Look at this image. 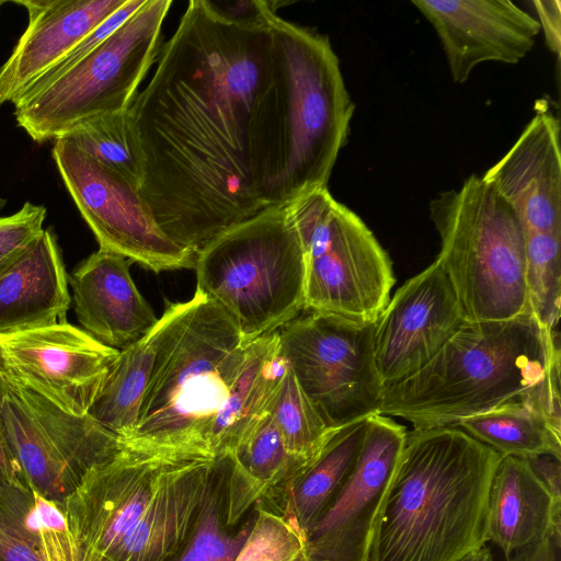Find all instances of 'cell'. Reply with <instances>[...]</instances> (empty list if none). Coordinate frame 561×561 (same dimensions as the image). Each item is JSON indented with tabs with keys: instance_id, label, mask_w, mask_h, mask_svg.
Listing matches in <instances>:
<instances>
[{
	"instance_id": "obj_1",
	"label": "cell",
	"mask_w": 561,
	"mask_h": 561,
	"mask_svg": "<svg viewBox=\"0 0 561 561\" xmlns=\"http://www.w3.org/2000/svg\"><path fill=\"white\" fill-rule=\"evenodd\" d=\"M277 4L237 19L210 1H190L129 108L142 156L139 193L162 231L195 254L266 208L253 135L272 76Z\"/></svg>"
},
{
	"instance_id": "obj_2",
	"label": "cell",
	"mask_w": 561,
	"mask_h": 561,
	"mask_svg": "<svg viewBox=\"0 0 561 561\" xmlns=\"http://www.w3.org/2000/svg\"><path fill=\"white\" fill-rule=\"evenodd\" d=\"M217 465L123 443L61 501L77 561H171L203 516Z\"/></svg>"
},
{
	"instance_id": "obj_3",
	"label": "cell",
	"mask_w": 561,
	"mask_h": 561,
	"mask_svg": "<svg viewBox=\"0 0 561 561\" xmlns=\"http://www.w3.org/2000/svg\"><path fill=\"white\" fill-rule=\"evenodd\" d=\"M272 76L256 111L253 165L265 207L328 187L355 104L328 36L273 14Z\"/></svg>"
},
{
	"instance_id": "obj_4",
	"label": "cell",
	"mask_w": 561,
	"mask_h": 561,
	"mask_svg": "<svg viewBox=\"0 0 561 561\" xmlns=\"http://www.w3.org/2000/svg\"><path fill=\"white\" fill-rule=\"evenodd\" d=\"M515 400L531 401L561 423L559 334L533 312L465 321L421 370L382 388L379 414L413 428L454 426Z\"/></svg>"
},
{
	"instance_id": "obj_5",
	"label": "cell",
	"mask_w": 561,
	"mask_h": 561,
	"mask_svg": "<svg viewBox=\"0 0 561 561\" xmlns=\"http://www.w3.org/2000/svg\"><path fill=\"white\" fill-rule=\"evenodd\" d=\"M501 459L459 426L407 432L368 561H459L484 546Z\"/></svg>"
},
{
	"instance_id": "obj_6",
	"label": "cell",
	"mask_w": 561,
	"mask_h": 561,
	"mask_svg": "<svg viewBox=\"0 0 561 561\" xmlns=\"http://www.w3.org/2000/svg\"><path fill=\"white\" fill-rule=\"evenodd\" d=\"M245 348L232 320L197 287L190 300L173 302L138 422L122 442L157 454L215 456L211 428Z\"/></svg>"
},
{
	"instance_id": "obj_7",
	"label": "cell",
	"mask_w": 561,
	"mask_h": 561,
	"mask_svg": "<svg viewBox=\"0 0 561 561\" xmlns=\"http://www.w3.org/2000/svg\"><path fill=\"white\" fill-rule=\"evenodd\" d=\"M439 236L436 257L459 301L465 321L508 320L531 313L523 226L508 204L472 174L458 188L430 202Z\"/></svg>"
},
{
	"instance_id": "obj_8",
	"label": "cell",
	"mask_w": 561,
	"mask_h": 561,
	"mask_svg": "<svg viewBox=\"0 0 561 561\" xmlns=\"http://www.w3.org/2000/svg\"><path fill=\"white\" fill-rule=\"evenodd\" d=\"M193 268L196 287L227 313L245 345L305 311V254L288 203L222 231Z\"/></svg>"
},
{
	"instance_id": "obj_9",
	"label": "cell",
	"mask_w": 561,
	"mask_h": 561,
	"mask_svg": "<svg viewBox=\"0 0 561 561\" xmlns=\"http://www.w3.org/2000/svg\"><path fill=\"white\" fill-rule=\"evenodd\" d=\"M170 0L145 3L92 53L59 78L13 104L19 127L36 142L57 139L78 123L128 110L163 46Z\"/></svg>"
},
{
	"instance_id": "obj_10",
	"label": "cell",
	"mask_w": 561,
	"mask_h": 561,
	"mask_svg": "<svg viewBox=\"0 0 561 561\" xmlns=\"http://www.w3.org/2000/svg\"><path fill=\"white\" fill-rule=\"evenodd\" d=\"M288 204L305 254V311L374 323L396 278L391 260L371 230L328 187Z\"/></svg>"
},
{
	"instance_id": "obj_11",
	"label": "cell",
	"mask_w": 561,
	"mask_h": 561,
	"mask_svg": "<svg viewBox=\"0 0 561 561\" xmlns=\"http://www.w3.org/2000/svg\"><path fill=\"white\" fill-rule=\"evenodd\" d=\"M279 330L280 351L328 428L379 414L374 323L304 311Z\"/></svg>"
},
{
	"instance_id": "obj_12",
	"label": "cell",
	"mask_w": 561,
	"mask_h": 561,
	"mask_svg": "<svg viewBox=\"0 0 561 561\" xmlns=\"http://www.w3.org/2000/svg\"><path fill=\"white\" fill-rule=\"evenodd\" d=\"M51 156L99 249L154 273L194 267L196 254L162 231L139 190L122 174L65 136L55 139Z\"/></svg>"
},
{
	"instance_id": "obj_13",
	"label": "cell",
	"mask_w": 561,
	"mask_h": 561,
	"mask_svg": "<svg viewBox=\"0 0 561 561\" xmlns=\"http://www.w3.org/2000/svg\"><path fill=\"white\" fill-rule=\"evenodd\" d=\"M4 437L26 484L61 502L122 439L92 419L62 411L37 393L9 386L1 407Z\"/></svg>"
},
{
	"instance_id": "obj_14",
	"label": "cell",
	"mask_w": 561,
	"mask_h": 561,
	"mask_svg": "<svg viewBox=\"0 0 561 561\" xmlns=\"http://www.w3.org/2000/svg\"><path fill=\"white\" fill-rule=\"evenodd\" d=\"M118 354L68 322L0 334L5 382L77 416L89 413Z\"/></svg>"
},
{
	"instance_id": "obj_15",
	"label": "cell",
	"mask_w": 561,
	"mask_h": 561,
	"mask_svg": "<svg viewBox=\"0 0 561 561\" xmlns=\"http://www.w3.org/2000/svg\"><path fill=\"white\" fill-rule=\"evenodd\" d=\"M407 432L390 416L374 414L367 419L353 472L307 535L312 561H368Z\"/></svg>"
},
{
	"instance_id": "obj_16",
	"label": "cell",
	"mask_w": 561,
	"mask_h": 561,
	"mask_svg": "<svg viewBox=\"0 0 561 561\" xmlns=\"http://www.w3.org/2000/svg\"><path fill=\"white\" fill-rule=\"evenodd\" d=\"M463 322L456 293L436 259L394 291L374 323V356L382 387L421 370Z\"/></svg>"
},
{
	"instance_id": "obj_17",
	"label": "cell",
	"mask_w": 561,
	"mask_h": 561,
	"mask_svg": "<svg viewBox=\"0 0 561 561\" xmlns=\"http://www.w3.org/2000/svg\"><path fill=\"white\" fill-rule=\"evenodd\" d=\"M431 23L454 82L482 62L514 65L534 48L540 25L511 0H413Z\"/></svg>"
},
{
	"instance_id": "obj_18",
	"label": "cell",
	"mask_w": 561,
	"mask_h": 561,
	"mask_svg": "<svg viewBox=\"0 0 561 561\" xmlns=\"http://www.w3.org/2000/svg\"><path fill=\"white\" fill-rule=\"evenodd\" d=\"M518 217L525 234H561L560 123L548 102L482 175Z\"/></svg>"
},
{
	"instance_id": "obj_19",
	"label": "cell",
	"mask_w": 561,
	"mask_h": 561,
	"mask_svg": "<svg viewBox=\"0 0 561 561\" xmlns=\"http://www.w3.org/2000/svg\"><path fill=\"white\" fill-rule=\"evenodd\" d=\"M28 23L0 66V105L13 103L126 0H15Z\"/></svg>"
},
{
	"instance_id": "obj_20",
	"label": "cell",
	"mask_w": 561,
	"mask_h": 561,
	"mask_svg": "<svg viewBox=\"0 0 561 561\" xmlns=\"http://www.w3.org/2000/svg\"><path fill=\"white\" fill-rule=\"evenodd\" d=\"M130 264L123 255L99 249L68 277L82 330L116 350L141 339L159 319L135 285Z\"/></svg>"
},
{
	"instance_id": "obj_21",
	"label": "cell",
	"mask_w": 561,
	"mask_h": 561,
	"mask_svg": "<svg viewBox=\"0 0 561 561\" xmlns=\"http://www.w3.org/2000/svg\"><path fill=\"white\" fill-rule=\"evenodd\" d=\"M68 285L57 236L46 228L0 272V334L67 322Z\"/></svg>"
},
{
	"instance_id": "obj_22",
	"label": "cell",
	"mask_w": 561,
	"mask_h": 561,
	"mask_svg": "<svg viewBox=\"0 0 561 561\" xmlns=\"http://www.w3.org/2000/svg\"><path fill=\"white\" fill-rule=\"evenodd\" d=\"M545 538L561 548V502L526 459L502 457L489 493L485 541L496 545L507 559Z\"/></svg>"
},
{
	"instance_id": "obj_23",
	"label": "cell",
	"mask_w": 561,
	"mask_h": 561,
	"mask_svg": "<svg viewBox=\"0 0 561 561\" xmlns=\"http://www.w3.org/2000/svg\"><path fill=\"white\" fill-rule=\"evenodd\" d=\"M0 561H77L61 502L0 481Z\"/></svg>"
},
{
	"instance_id": "obj_24",
	"label": "cell",
	"mask_w": 561,
	"mask_h": 561,
	"mask_svg": "<svg viewBox=\"0 0 561 561\" xmlns=\"http://www.w3.org/2000/svg\"><path fill=\"white\" fill-rule=\"evenodd\" d=\"M288 367L280 351L279 331L247 344L242 367L211 428L209 447L215 456L230 451L244 432L266 413Z\"/></svg>"
},
{
	"instance_id": "obj_25",
	"label": "cell",
	"mask_w": 561,
	"mask_h": 561,
	"mask_svg": "<svg viewBox=\"0 0 561 561\" xmlns=\"http://www.w3.org/2000/svg\"><path fill=\"white\" fill-rule=\"evenodd\" d=\"M172 310L173 302L168 301L153 328L138 341L119 350L104 387L88 413L122 440L131 436L138 422L157 348Z\"/></svg>"
},
{
	"instance_id": "obj_26",
	"label": "cell",
	"mask_w": 561,
	"mask_h": 561,
	"mask_svg": "<svg viewBox=\"0 0 561 561\" xmlns=\"http://www.w3.org/2000/svg\"><path fill=\"white\" fill-rule=\"evenodd\" d=\"M367 419L336 430L290 491L284 515L306 539L353 472L363 446Z\"/></svg>"
},
{
	"instance_id": "obj_27",
	"label": "cell",
	"mask_w": 561,
	"mask_h": 561,
	"mask_svg": "<svg viewBox=\"0 0 561 561\" xmlns=\"http://www.w3.org/2000/svg\"><path fill=\"white\" fill-rule=\"evenodd\" d=\"M459 426L502 457L561 459V423L531 401L515 400L462 419Z\"/></svg>"
},
{
	"instance_id": "obj_28",
	"label": "cell",
	"mask_w": 561,
	"mask_h": 561,
	"mask_svg": "<svg viewBox=\"0 0 561 561\" xmlns=\"http://www.w3.org/2000/svg\"><path fill=\"white\" fill-rule=\"evenodd\" d=\"M129 108L87 118L64 136L140 190L142 156Z\"/></svg>"
},
{
	"instance_id": "obj_29",
	"label": "cell",
	"mask_w": 561,
	"mask_h": 561,
	"mask_svg": "<svg viewBox=\"0 0 561 561\" xmlns=\"http://www.w3.org/2000/svg\"><path fill=\"white\" fill-rule=\"evenodd\" d=\"M266 413L274 420L289 454L306 468L318 458L336 431L327 427L289 367L272 396Z\"/></svg>"
},
{
	"instance_id": "obj_30",
	"label": "cell",
	"mask_w": 561,
	"mask_h": 561,
	"mask_svg": "<svg viewBox=\"0 0 561 561\" xmlns=\"http://www.w3.org/2000/svg\"><path fill=\"white\" fill-rule=\"evenodd\" d=\"M218 465L211 493L203 516L184 545L171 561H234L252 524L231 527L227 524V485L229 460L227 455H218Z\"/></svg>"
},
{
	"instance_id": "obj_31",
	"label": "cell",
	"mask_w": 561,
	"mask_h": 561,
	"mask_svg": "<svg viewBox=\"0 0 561 561\" xmlns=\"http://www.w3.org/2000/svg\"><path fill=\"white\" fill-rule=\"evenodd\" d=\"M527 286L533 313L559 334L561 234H525Z\"/></svg>"
},
{
	"instance_id": "obj_32",
	"label": "cell",
	"mask_w": 561,
	"mask_h": 561,
	"mask_svg": "<svg viewBox=\"0 0 561 561\" xmlns=\"http://www.w3.org/2000/svg\"><path fill=\"white\" fill-rule=\"evenodd\" d=\"M254 508V522L234 561H296L308 551L306 536L289 517Z\"/></svg>"
},
{
	"instance_id": "obj_33",
	"label": "cell",
	"mask_w": 561,
	"mask_h": 561,
	"mask_svg": "<svg viewBox=\"0 0 561 561\" xmlns=\"http://www.w3.org/2000/svg\"><path fill=\"white\" fill-rule=\"evenodd\" d=\"M46 208L25 202L15 213L0 216V272L44 230Z\"/></svg>"
},
{
	"instance_id": "obj_34",
	"label": "cell",
	"mask_w": 561,
	"mask_h": 561,
	"mask_svg": "<svg viewBox=\"0 0 561 561\" xmlns=\"http://www.w3.org/2000/svg\"><path fill=\"white\" fill-rule=\"evenodd\" d=\"M145 1L146 0H126V2L118 10H116L96 28H94L82 41H80L61 60H59L53 68H50L24 94L42 89L76 66L79 61L92 53L101 43H103L110 35H112L124 22H126L145 3Z\"/></svg>"
},
{
	"instance_id": "obj_35",
	"label": "cell",
	"mask_w": 561,
	"mask_h": 561,
	"mask_svg": "<svg viewBox=\"0 0 561 561\" xmlns=\"http://www.w3.org/2000/svg\"><path fill=\"white\" fill-rule=\"evenodd\" d=\"M536 12L538 14V22L540 31H543L547 46L549 49L559 55L560 54V25H561V10L560 1L558 0H535L534 2Z\"/></svg>"
},
{
	"instance_id": "obj_36",
	"label": "cell",
	"mask_w": 561,
	"mask_h": 561,
	"mask_svg": "<svg viewBox=\"0 0 561 561\" xmlns=\"http://www.w3.org/2000/svg\"><path fill=\"white\" fill-rule=\"evenodd\" d=\"M9 385L0 374V481L14 486H26L23 472L14 459L4 437L1 420V407Z\"/></svg>"
},
{
	"instance_id": "obj_37",
	"label": "cell",
	"mask_w": 561,
	"mask_h": 561,
	"mask_svg": "<svg viewBox=\"0 0 561 561\" xmlns=\"http://www.w3.org/2000/svg\"><path fill=\"white\" fill-rule=\"evenodd\" d=\"M526 460L551 495L561 502V459L543 455Z\"/></svg>"
},
{
	"instance_id": "obj_38",
	"label": "cell",
	"mask_w": 561,
	"mask_h": 561,
	"mask_svg": "<svg viewBox=\"0 0 561 561\" xmlns=\"http://www.w3.org/2000/svg\"><path fill=\"white\" fill-rule=\"evenodd\" d=\"M559 551L551 539L545 538L514 552L507 561H560Z\"/></svg>"
},
{
	"instance_id": "obj_39",
	"label": "cell",
	"mask_w": 561,
	"mask_h": 561,
	"mask_svg": "<svg viewBox=\"0 0 561 561\" xmlns=\"http://www.w3.org/2000/svg\"><path fill=\"white\" fill-rule=\"evenodd\" d=\"M459 561H494L491 550L484 545L478 550L469 552Z\"/></svg>"
},
{
	"instance_id": "obj_40",
	"label": "cell",
	"mask_w": 561,
	"mask_h": 561,
	"mask_svg": "<svg viewBox=\"0 0 561 561\" xmlns=\"http://www.w3.org/2000/svg\"><path fill=\"white\" fill-rule=\"evenodd\" d=\"M296 561H312L310 554H309V551H307L306 553H304L298 560Z\"/></svg>"
},
{
	"instance_id": "obj_41",
	"label": "cell",
	"mask_w": 561,
	"mask_h": 561,
	"mask_svg": "<svg viewBox=\"0 0 561 561\" xmlns=\"http://www.w3.org/2000/svg\"><path fill=\"white\" fill-rule=\"evenodd\" d=\"M4 206H5V199L0 198V213L4 208Z\"/></svg>"
},
{
	"instance_id": "obj_42",
	"label": "cell",
	"mask_w": 561,
	"mask_h": 561,
	"mask_svg": "<svg viewBox=\"0 0 561 561\" xmlns=\"http://www.w3.org/2000/svg\"><path fill=\"white\" fill-rule=\"evenodd\" d=\"M5 3V0H0V7Z\"/></svg>"
}]
</instances>
